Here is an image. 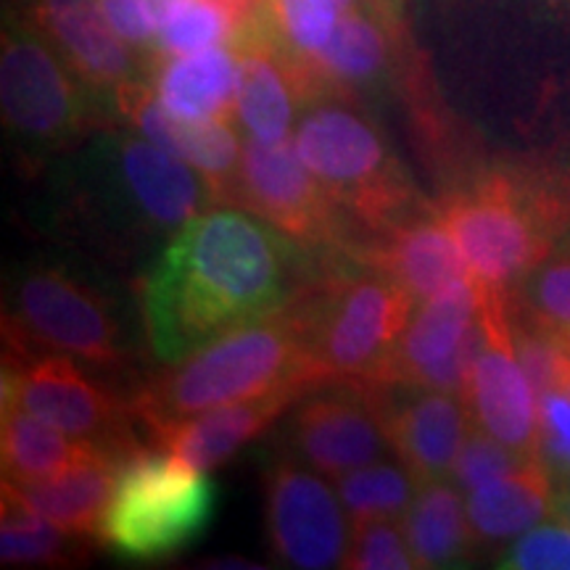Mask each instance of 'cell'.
Returning <instances> with one entry per match:
<instances>
[{
  "label": "cell",
  "instance_id": "8d00e7d4",
  "mask_svg": "<svg viewBox=\"0 0 570 570\" xmlns=\"http://www.w3.org/2000/svg\"><path fill=\"white\" fill-rule=\"evenodd\" d=\"M104 17L117 30L119 38L130 46H148L154 40L156 21L148 9V0H98Z\"/></svg>",
  "mask_w": 570,
  "mask_h": 570
},
{
  "label": "cell",
  "instance_id": "60d3db41",
  "mask_svg": "<svg viewBox=\"0 0 570 570\" xmlns=\"http://www.w3.org/2000/svg\"><path fill=\"white\" fill-rule=\"evenodd\" d=\"M566 344H568V348H570V341H566Z\"/></svg>",
  "mask_w": 570,
  "mask_h": 570
},
{
  "label": "cell",
  "instance_id": "4316f807",
  "mask_svg": "<svg viewBox=\"0 0 570 570\" xmlns=\"http://www.w3.org/2000/svg\"><path fill=\"white\" fill-rule=\"evenodd\" d=\"M75 533L35 512L3 483L0 504V560L3 566H56L75 560Z\"/></svg>",
  "mask_w": 570,
  "mask_h": 570
},
{
  "label": "cell",
  "instance_id": "7a4b0ae2",
  "mask_svg": "<svg viewBox=\"0 0 570 570\" xmlns=\"http://www.w3.org/2000/svg\"><path fill=\"white\" fill-rule=\"evenodd\" d=\"M77 159L71 209L117 244L173 238L217 202L198 169L148 138L101 135Z\"/></svg>",
  "mask_w": 570,
  "mask_h": 570
},
{
  "label": "cell",
  "instance_id": "d6986e66",
  "mask_svg": "<svg viewBox=\"0 0 570 570\" xmlns=\"http://www.w3.org/2000/svg\"><path fill=\"white\" fill-rule=\"evenodd\" d=\"M38 19L85 80L104 88L130 82L127 42L104 17L98 0H40Z\"/></svg>",
  "mask_w": 570,
  "mask_h": 570
},
{
  "label": "cell",
  "instance_id": "9c48e42d",
  "mask_svg": "<svg viewBox=\"0 0 570 570\" xmlns=\"http://www.w3.org/2000/svg\"><path fill=\"white\" fill-rule=\"evenodd\" d=\"M294 142L327 194L365 219L381 223L402 202L404 183L386 142L360 114L320 106L298 122Z\"/></svg>",
  "mask_w": 570,
  "mask_h": 570
},
{
  "label": "cell",
  "instance_id": "74e56055",
  "mask_svg": "<svg viewBox=\"0 0 570 570\" xmlns=\"http://www.w3.org/2000/svg\"><path fill=\"white\" fill-rule=\"evenodd\" d=\"M212 3L223 6V9L230 13L235 32H240V30H246V27L254 24L256 13L262 11V6H265L267 0H212Z\"/></svg>",
  "mask_w": 570,
  "mask_h": 570
},
{
  "label": "cell",
  "instance_id": "f1b7e54d",
  "mask_svg": "<svg viewBox=\"0 0 570 570\" xmlns=\"http://www.w3.org/2000/svg\"><path fill=\"white\" fill-rule=\"evenodd\" d=\"M386 38L377 24L362 17V13L346 11L331 40L315 59V67L323 75L341 82H365L375 77L386 63Z\"/></svg>",
  "mask_w": 570,
  "mask_h": 570
},
{
  "label": "cell",
  "instance_id": "ba28073f",
  "mask_svg": "<svg viewBox=\"0 0 570 570\" xmlns=\"http://www.w3.org/2000/svg\"><path fill=\"white\" fill-rule=\"evenodd\" d=\"M19 407L69 433L130 458L140 444L132 439L130 410L109 389L63 354H6L3 410Z\"/></svg>",
  "mask_w": 570,
  "mask_h": 570
},
{
  "label": "cell",
  "instance_id": "d6a6232c",
  "mask_svg": "<svg viewBox=\"0 0 570 570\" xmlns=\"http://www.w3.org/2000/svg\"><path fill=\"white\" fill-rule=\"evenodd\" d=\"M344 568L352 570H410L417 568L404 525L396 520H362L354 523Z\"/></svg>",
  "mask_w": 570,
  "mask_h": 570
},
{
  "label": "cell",
  "instance_id": "83f0119b",
  "mask_svg": "<svg viewBox=\"0 0 570 570\" xmlns=\"http://www.w3.org/2000/svg\"><path fill=\"white\" fill-rule=\"evenodd\" d=\"M420 487L423 483L402 460L370 462L365 468L341 475L336 483L341 502L354 523L404 518Z\"/></svg>",
  "mask_w": 570,
  "mask_h": 570
},
{
  "label": "cell",
  "instance_id": "836d02e7",
  "mask_svg": "<svg viewBox=\"0 0 570 570\" xmlns=\"http://www.w3.org/2000/svg\"><path fill=\"white\" fill-rule=\"evenodd\" d=\"M525 460L531 458L515 452V449L504 446L502 441H497L494 436H489L487 431H481V428L473 425L470 428L465 444L460 449L458 462H454L452 468V475H454V483H458V487L468 494V491L481 487V483L499 479V475L520 468Z\"/></svg>",
  "mask_w": 570,
  "mask_h": 570
},
{
  "label": "cell",
  "instance_id": "52a82bcc",
  "mask_svg": "<svg viewBox=\"0 0 570 570\" xmlns=\"http://www.w3.org/2000/svg\"><path fill=\"white\" fill-rule=\"evenodd\" d=\"M415 298L386 269L338 285L325 306L309 309V356L323 381H375L407 327Z\"/></svg>",
  "mask_w": 570,
  "mask_h": 570
},
{
  "label": "cell",
  "instance_id": "30bf717a",
  "mask_svg": "<svg viewBox=\"0 0 570 570\" xmlns=\"http://www.w3.org/2000/svg\"><path fill=\"white\" fill-rule=\"evenodd\" d=\"M481 341L483 283L470 275L415 306L375 381L412 383L465 399L468 375Z\"/></svg>",
  "mask_w": 570,
  "mask_h": 570
},
{
  "label": "cell",
  "instance_id": "5bb4252c",
  "mask_svg": "<svg viewBox=\"0 0 570 570\" xmlns=\"http://www.w3.org/2000/svg\"><path fill=\"white\" fill-rule=\"evenodd\" d=\"M465 404L473 425L525 458H539V394L520 367L502 291L483 285V341L470 367Z\"/></svg>",
  "mask_w": 570,
  "mask_h": 570
},
{
  "label": "cell",
  "instance_id": "9a60e30c",
  "mask_svg": "<svg viewBox=\"0 0 570 570\" xmlns=\"http://www.w3.org/2000/svg\"><path fill=\"white\" fill-rule=\"evenodd\" d=\"M233 202H240L298 240H323L336 202L296 151L294 138H248L240 154Z\"/></svg>",
  "mask_w": 570,
  "mask_h": 570
},
{
  "label": "cell",
  "instance_id": "4fadbf2b",
  "mask_svg": "<svg viewBox=\"0 0 570 570\" xmlns=\"http://www.w3.org/2000/svg\"><path fill=\"white\" fill-rule=\"evenodd\" d=\"M338 489L296 458L267 470V537L283 566L302 570L341 568L354 531Z\"/></svg>",
  "mask_w": 570,
  "mask_h": 570
},
{
  "label": "cell",
  "instance_id": "e575fe53",
  "mask_svg": "<svg viewBox=\"0 0 570 570\" xmlns=\"http://www.w3.org/2000/svg\"><path fill=\"white\" fill-rule=\"evenodd\" d=\"M510 570H570V523L533 525L502 554Z\"/></svg>",
  "mask_w": 570,
  "mask_h": 570
},
{
  "label": "cell",
  "instance_id": "484cf974",
  "mask_svg": "<svg viewBox=\"0 0 570 570\" xmlns=\"http://www.w3.org/2000/svg\"><path fill=\"white\" fill-rule=\"evenodd\" d=\"M238 122L256 140L291 138L294 125V90L273 51L262 42H248L238 56V90H235Z\"/></svg>",
  "mask_w": 570,
  "mask_h": 570
},
{
  "label": "cell",
  "instance_id": "ffe728a7",
  "mask_svg": "<svg viewBox=\"0 0 570 570\" xmlns=\"http://www.w3.org/2000/svg\"><path fill=\"white\" fill-rule=\"evenodd\" d=\"M125 460L127 458H117V454H104V458L63 470L53 479L30 483L3 479V483H9L21 502L53 520L63 531L85 539H101L106 510H109L119 468Z\"/></svg>",
  "mask_w": 570,
  "mask_h": 570
},
{
  "label": "cell",
  "instance_id": "cb8c5ba5",
  "mask_svg": "<svg viewBox=\"0 0 570 570\" xmlns=\"http://www.w3.org/2000/svg\"><path fill=\"white\" fill-rule=\"evenodd\" d=\"M238 59L223 46L169 56L156 77V98L175 117L225 119L235 111Z\"/></svg>",
  "mask_w": 570,
  "mask_h": 570
},
{
  "label": "cell",
  "instance_id": "6da1fadb",
  "mask_svg": "<svg viewBox=\"0 0 570 570\" xmlns=\"http://www.w3.org/2000/svg\"><path fill=\"white\" fill-rule=\"evenodd\" d=\"M302 240L252 209L212 206L188 219L140 285L148 346L177 365L227 333L269 320L302 294Z\"/></svg>",
  "mask_w": 570,
  "mask_h": 570
},
{
  "label": "cell",
  "instance_id": "7402d4cb",
  "mask_svg": "<svg viewBox=\"0 0 570 570\" xmlns=\"http://www.w3.org/2000/svg\"><path fill=\"white\" fill-rule=\"evenodd\" d=\"M377 262V267L402 283L417 304L473 275L441 214L394 230Z\"/></svg>",
  "mask_w": 570,
  "mask_h": 570
},
{
  "label": "cell",
  "instance_id": "ab89813d",
  "mask_svg": "<svg viewBox=\"0 0 570 570\" xmlns=\"http://www.w3.org/2000/svg\"><path fill=\"white\" fill-rule=\"evenodd\" d=\"M356 3V0H338V6H341V11H352V6Z\"/></svg>",
  "mask_w": 570,
  "mask_h": 570
},
{
  "label": "cell",
  "instance_id": "ac0fdd59",
  "mask_svg": "<svg viewBox=\"0 0 570 570\" xmlns=\"http://www.w3.org/2000/svg\"><path fill=\"white\" fill-rule=\"evenodd\" d=\"M312 386L306 383H288V386L267 391V394L161 425L156 428L154 436L188 465L209 473V470L225 465L248 441L265 433L283 415V410H288Z\"/></svg>",
  "mask_w": 570,
  "mask_h": 570
},
{
  "label": "cell",
  "instance_id": "e0dca14e",
  "mask_svg": "<svg viewBox=\"0 0 570 570\" xmlns=\"http://www.w3.org/2000/svg\"><path fill=\"white\" fill-rule=\"evenodd\" d=\"M117 104L130 125L138 127L148 140L198 169L217 194V202H233L244 146L225 119L175 117L148 88L135 82L117 88Z\"/></svg>",
  "mask_w": 570,
  "mask_h": 570
},
{
  "label": "cell",
  "instance_id": "d4e9b609",
  "mask_svg": "<svg viewBox=\"0 0 570 570\" xmlns=\"http://www.w3.org/2000/svg\"><path fill=\"white\" fill-rule=\"evenodd\" d=\"M417 568H449L460 562L473 544L465 499L454 483L428 481L402 518Z\"/></svg>",
  "mask_w": 570,
  "mask_h": 570
},
{
  "label": "cell",
  "instance_id": "603a6c76",
  "mask_svg": "<svg viewBox=\"0 0 570 570\" xmlns=\"http://www.w3.org/2000/svg\"><path fill=\"white\" fill-rule=\"evenodd\" d=\"M117 454L92 441L69 436L30 412L9 407L0 415V462L3 479L13 483L46 481L80 462ZM122 458V454H117Z\"/></svg>",
  "mask_w": 570,
  "mask_h": 570
},
{
  "label": "cell",
  "instance_id": "7c38bea8",
  "mask_svg": "<svg viewBox=\"0 0 570 570\" xmlns=\"http://www.w3.org/2000/svg\"><path fill=\"white\" fill-rule=\"evenodd\" d=\"M285 433L294 458L333 481L394 452L375 391L365 381L315 383Z\"/></svg>",
  "mask_w": 570,
  "mask_h": 570
},
{
  "label": "cell",
  "instance_id": "44dd1931",
  "mask_svg": "<svg viewBox=\"0 0 570 570\" xmlns=\"http://www.w3.org/2000/svg\"><path fill=\"white\" fill-rule=\"evenodd\" d=\"M552 475L541 458L525 460L510 473L465 494L468 523L475 541L518 539L552 512Z\"/></svg>",
  "mask_w": 570,
  "mask_h": 570
},
{
  "label": "cell",
  "instance_id": "5b68a950",
  "mask_svg": "<svg viewBox=\"0 0 570 570\" xmlns=\"http://www.w3.org/2000/svg\"><path fill=\"white\" fill-rule=\"evenodd\" d=\"M6 354H63L92 367L125 362V333L111 304L67 267L32 265L11 285L3 312Z\"/></svg>",
  "mask_w": 570,
  "mask_h": 570
},
{
  "label": "cell",
  "instance_id": "1f68e13d",
  "mask_svg": "<svg viewBox=\"0 0 570 570\" xmlns=\"http://www.w3.org/2000/svg\"><path fill=\"white\" fill-rule=\"evenodd\" d=\"M267 3L275 13L283 38L304 59L306 56L315 59L323 51L341 21L338 0H267Z\"/></svg>",
  "mask_w": 570,
  "mask_h": 570
},
{
  "label": "cell",
  "instance_id": "8992f818",
  "mask_svg": "<svg viewBox=\"0 0 570 570\" xmlns=\"http://www.w3.org/2000/svg\"><path fill=\"white\" fill-rule=\"evenodd\" d=\"M470 273L494 291L520 285L552 254L558 209L508 177L475 183L441 206Z\"/></svg>",
  "mask_w": 570,
  "mask_h": 570
},
{
  "label": "cell",
  "instance_id": "3957f363",
  "mask_svg": "<svg viewBox=\"0 0 570 570\" xmlns=\"http://www.w3.org/2000/svg\"><path fill=\"white\" fill-rule=\"evenodd\" d=\"M288 383L315 386L320 377L309 356V327L302 315H281L227 333L169 373L156 377L135 399L132 415L148 431L267 394Z\"/></svg>",
  "mask_w": 570,
  "mask_h": 570
},
{
  "label": "cell",
  "instance_id": "4dcf8cb0",
  "mask_svg": "<svg viewBox=\"0 0 570 570\" xmlns=\"http://www.w3.org/2000/svg\"><path fill=\"white\" fill-rule=\"evenodd\" d=\"M235 32V24L223 6L212 0H194L167 27L159 30V51L164 56L196 53L219 46Z\"/></svg>",
  "mask_w": 570,
  "mask_h": 570
},
{
  "label": "cell",
  "instance_id": "8fae6325",
  "mask_svg": "<svg viewBox=\"0 0 570 570\" xmlns=\"http://www.w3.org/2000/svg\"><path fill=\"white\" fill-rule=\"evenodd\" d=\"M0 109L27 156H53L85 130L82 101L59 59L32 35L6 32L0 51Z\"/></svg>",
  "mask_w": 570,
  "mask_h": 570
},
{
  "label": "cell",
  "instance_id": "d590c367",
  "mask_svg": "<svg viewBox=\"0 0 570 570\" xmlns=\"http://www.w3.org/2000/svg\"><path fill=\"white\" fill-rule=\"evenodd\" d=\"M539 458L550 475L570 483V394H539Z\"/></svg>",
  "mask_w": 570,
  "mask_h": 570
},
{
  "label": "cell",
  "instance_id": "2e32d148",
  "mask_svg": "<svg viewBox=\"0 0 570 570\" xmlns=\"http://www.w3.org/2000/svg\"><path fill=\"white\" fill-rule=\"evenodd\" d=\"M365 383L375 391L396 458L420 483L446 479L473 428L465 399L412 383Z\"/></svg>",
  "mask_w": 570,
  "mask_h": 570
},
{
  "label": "cell",
  "instance_id": "277c9868",
  "mask_svg": "<svg viewBox=\"0 0 570 570\" xmlns=\"http://www.w3.org/2000/svg\"><path fill=\"white\" fill-rule=\"evenodd\" d=\"M217 489L175 452L138 446L119 468L101 541L125 560H164L202 537Z\"/></svg>",
  "mask_w": 570,
  "mask_h": 570
},
{
  "label": "cell",
  "instance_id": "f35d334b",
  "mask_svg": "<svg viewBox=\"0 0 570 570\" xmlns=\"http://www.w3.org/2000/svg\"><path fill=\"white\" fill-rule=\"evenodd\" d=\"M190 3H194V0H148V9H151L156 30L167 27L169 21H173L183 9H188Z\"/></svg>",
  "mask_w": 570,
  "mask_h": 570
},
{
  "label": "cell",
  "instance_id": "f546056e",
  "mask_svg": "<svg viewBox=\"0 0 570 570\" xmlns=\"http://www.w3.org/2000/svg\"><path fill=\"white\" fill-rule=\"evenodd\" d=\"M520 306L531 325L570 341V248L547 256L520 281Z\"/></svg>",
  "mask_w": 570,
  "mask_h": 570
}]
</instances>
